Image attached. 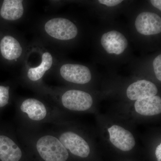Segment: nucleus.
<instances>
[{"label":"nucleus","mask_w":161,"mask_h":161,"mask_svg":"<svg viewBox=\"0 0 161 161\" xmlns=\"http://www.w3.org/2000/svg\"><path fill=\"white\" fill-rule=\"evenodd\" d=\"M158 92L154 83L146 80H138L131 84L126 91L127 97L131 100L155 96Z\"/></svg>","instance_id":"nucleus-9"},{"label":"nucleus","mask_w":161,"mask_h":161,"mask_svg":"<svg viewBox=\"0 0 161 161\" xmlns=\"http://www.w3.org/2000/svg\"><path fill=\"white\" fill-rule=\"evenodd\" d=\"M9 87L0 86V108L6 106L9 102Z\"/></svg>","instance_id":"nucleus-16"},{"label":"nucleus","mask_w":161,"mask_h":161,"mask_svg":"<svg viewBox=\"0 0 161 161\" xmlns=\"http://www.w3.org/2000/svg\"><path fill=\"white\" fill-rule=\"evenodd\" d=\"M153 69L157 78L161 81V55L158 56L153 61Z\"/></svg>","instance_id":"nucleus-17"},{"label":"nucleus","mask_w":161,"mask_h":161,"mask_svg":"<svg viewBox=\"0 0 161 161\" xmlns=\"http://www.w3.org/2000/svg\"><path fill=\"white\" fill-rule=\"evenodd\" d=\"M21 0H5L1 8V16L7 20L14 21L22 17L24 9Z\"/></svg>","instance_id":"nucleus-14"},{"label":"nucleus","mask_w":161,"mask_h":161,"mask_svg":"<svg viewBox=\"0 0 161 161\" xmlns=\"http://www.w3.org/2000/svg\"><path fill=\"white\" fill-rule=\"evenodd\" d=\"M102 46L109 54L120 55L128 47V41L122 34L112 31L104 34L101 39Z\"/></svg>","instance_id":"nucleus-8"},{"label":"nucleus","mask_w":161,"mask_h":161,"mask_svg":"<svg viewBox=\"0 0 161 161\" xmlns=\"http://www.w3.org/2000/svg\"><path fill=\"white\" fill-rule=\"evenodd\" d=\"M136 112L143 116H150L161 113V98L155 96L136 100L134 103Z\"/></svg>","instance_id":"nucleus-12"},{"label":"nucleus","mask_w":161,"mask_h":161,"mask_svg":"<svg viewBox=\"0 0 161 161\" xmlns=\"http://www.w3.org/2000/svg\"><path fill=\"white\" fill-rule=\"evenodd\" d=\"M36 149L45 161H66L69 157L68 151L54 136L47 134L36 141Z\"/></svg>","instance_id":"nucleus-1"},{"label":"nucleus","mask_w":161,"mask_h":161,"mask_svg":"<svg viewBox=\"0 0 161 161\" xmlns=\"http://www.w3.org/2000/svg\"><path fill=\"white\" fill-rule=\"evenodd\" d=\"M0 50L3 57L8 60H14L19 58L23 52L19 41L10 36H6L1 40Z\"/></svg>","instance_id":"nucleus-13"},{"label":"nucleus","mask_w":161,"mask_h":161,"mask_svg":"<svg viewBox=\"0 0 161 161\" xmlns=\"http://www.w3.org/2000/svg\"><path fill=\"white\" fill-rule=\"evenodd\" d=\"M20 111L33 121H41L45 119L48 114V109L40 101L29 98L23 101L20 107Z\"/></svg>","instance_id":"nucleus-10"},{"label":"nucleus","mask_w":161,"mask_h":161,"mask_svg":"<svg viewBox=\"0 0 161 161\" xmlns=\"http://www.w3.org/2000/svg\"><path fill=\"white\" fill-rule=\"evenodd\" d=\"M155 155L158 161H161V144L160 143L156 148Z\"/></svg>","instance_id":"nucleus-19"},{"label":"nucleus","mask_w":161,"mask_h":161,"mask_svg":"<svg viewBox=\"0 0 161 161\" xmlns=\"http://www.w3.org/2000/svg\"><path fill=\"white\" fill-rule=\"evenodd\" d=\"M135 25L137 31L145 36L158 34L161 32V18L153 13H141L136 18Z\"/></svg>","instance_id":"nucleus-6"},{"label":"nucleus","mask_w":161,"mask_h":161,"mask_svg":"<svg viewBox=\"0 0 161 161\" xmlns=\"http://www.w3.org/2000/svg\"><path fill=\"white\" fill-rule=\"evenodd\" d=\"M61 103L67 109L75 112H84L93 105V98L88 93L79 90L67 91L61 97Z\"/></svg>","instance_id":"nucleus-3"},{"label":"nucleus","mask_w":161,"mask_h":161,"mask_svg":"<svg viewBox=\"0 0 161 161\" xmlns=\"http://www.w3.org/2000/svg\"><path fill=\"white\" fill-rule=\"evenodd\" d=\"M45 31L51 36L58 40H68L75 38L78 33V28L69 20L58 18L47 22Z\"/></svg>","instance_id":"nucleus-2"},{"label":"nucleus","mask_w":161,"mask_h":161,"mask_svg":"<svg viewBox=\"0 0 161 161\" xmlns=\"http://www.w3.org/2000/svg\"><path fill=\"white\" fill-rule=\"evenodd\" d=\"M150 3L152 4L153 6H154L155 8H157L159 10H161V1L160 0H151Z\"/></svg>","instance_id":"nucleus-20"},{"label":"nucleus","mask_w":161,"mask_h":161,"mask_svg":"<svg viewBox=\"0 0 161 161\" xmlns=\"http://www.w3.org/2000/svg\"><path fill=\"white\" fill-rule=\"evenodd\" d=\"M58 138L66 150L74 155L82 158L89 155L91 152L89 145L77 133L66 131L61 133Z\"/></svg>","instance_id":"nucleus-4"},{"label":"nucleus","mask_w":161,"mask_h":161,"mask_svg":"<svg viewBox=\"0 0 161 161\" xmlns=\"http://www.w3.org/2000/svg\"><path fill=\"white\" fill-rule=\"evenodd\" d=\"M123 2L120 0H99L98 2L101 4L106 5V6L112 7L117 6Z\"/></svg>","instance_id":"nucleus-18"},{"label":"nucleus","mask_w":161,"mask_h":161,"mask_svg":"<svg viewBox=\"0 0 161 161\" xmlns=\"http://www.w3.org/2000/svg\"><path fill=\"white\" fill-rule=\"evenodd\" d=\"M60 74L64 80L78 84L88 83L92 79V74L88 68L80 64H64L60 68Z\"/></svg>","instance_id":"nucleus-7"},{"label":"nucleus","mask_w":161,"mask_h":161,"mask_svg":"<svg viewBox=\"0 0 161 161\" xmlns=\"http://www.w3.org/2000/svg\"><path fill=\"white\" fill-rule=\"evenodd\" d=\"M111 143L119 150L128 152L135 146V138L129 130L118 125H112L108 128Z\"/></svg>","instance_id":"nucleus-5"},{"label":"nucleus","mask_w":161,"mask_h":161,"mask_svg":"<svg viewBox=\"0 0 161 161\" xmlns=\"http://www.w3.org/2000/svg\"><path fill=\"white\" fill-rule=\"evenodd\" d=\"M53 59L51 54L48 52L44 53L42 55V62L39 66L31 68L28 70L27 77L30 80L36 81L40 80L45 72L51 68L53 64Z\"/></svg>","instance_id":"nucleus-15"},{"label":"nucleus","mask_w":161,"mask_h":161,"mask_svg":"<svg viewBox=\"0 0 161 161\" xmlns=\"http://www.w3.org/2000/svg\"><path fill=\"white\" fill-rule=\"evenodd\" d=\"M23 152L12 139L0 135V159L2 161H19Z\"/></svg>","instance_id":"nucleus-11"}]
</instances>
